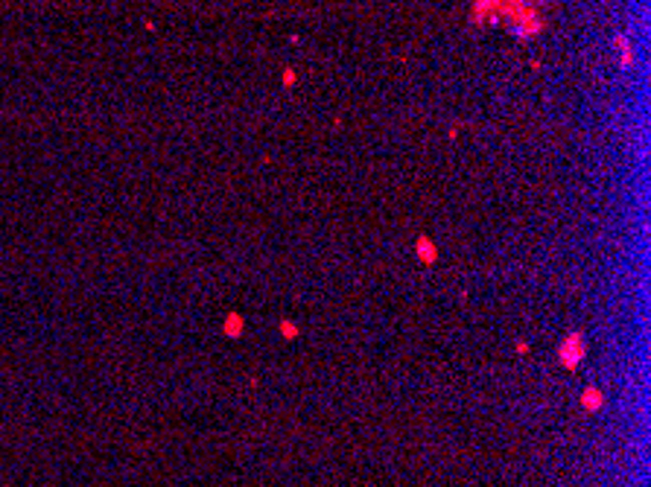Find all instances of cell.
<instances>
[{
    "instance_id": "1",
    "label": "cell",
    "mask_w": 651,
    "mask_h": 487,
    "mask_svg": "<svg viewBox=\"0 0 651 487\" xmlns=\"http://www.w3.org/2000/svg\"><path fill=\"white\" fill-rule=\"evenodd\" d=\"M584 353H587V344H584V336L581 333H572V336L564 338V344L558 347V356H561V362H564L569 370L578 368V362L584 359Z\"/></svg>"
},
{
    "instance_id": "2",
    "label": "cell",
    "mask_w": 651,
    "mask_h": 487,
    "mask_svg": "<svg viewBox=\"0 0 651 487\" xmlns=\"http://www.w3.org/2000/svg\"><path fill=\"white\" fill-rule=\"evenodd\" d=\"M581 405L587 408V411H599L601 405H604V394H601L596 385H587V388H584V394H581Z\"/></svg>"
},
{
    "instance_id": "3",
    "label": "cell",
    "mask_w": 651,
    "mask_h": 487,
    "mask_svg": "<svg viewBox=\"0 0 651 487\" xmlns=\"http://www.w3.org/2000/svg\"><path fill=\"white\" fill-rule=\"evenodd\" d=\"M418 257H421L427 266H432V263L438 260V251H435L432 239H427V236H421V239H418Z\"/></svg>"
},
{
    "instance_id": "4",
    "label": "cell",
    "mask_w": 651,
    "mask_h": 487,
    "mask_svg": "<svg viewBox=\"0 0 651 487\" xmlns=\"http://www.w3.org/2000/svg\"><path fill=\"white\" fill-rule=\"evenodd\" d=\"M242 315H237V312H231L228 318H225V336H231V338H237L242 333Z\"/></svg>"
},
{
    "instance_id": "5",
    "label": "cell",
    "mask_w": 651,
    "mask_h": 487,
    "mask_svg": "<svg viewBox=\"0 0 651 487\" xmlns=\"http://www.w3.org/2000/svg\"><path fill=\"white\" fill-rule=\"evenodd\" d=\"M616 44H619V50H622V68H628V65H631V44H628L625 35H616Z\"/></svg>"
},
{
    "instance_id": "6",
    "label": "cell",
    "mask_w": 651,
    "mask_h": 487,
    "mask_svg": "<svg viewBox=\"0 0 651 487\" xmlns=\"http://www.w3.org/2000/svg\"><path fill=\"white\" fill-rule=\"evenodd\" d=\"M280 333H283V336L286 338H298V333H301V330H298V324H292V321H280Z\"/></svg>"
},
{
    "instance_id": "7",
    "label": "cell",
    "mask_w": 651,
    "mask_h": 487,
    "mask_svg": "<svg viewBox=\"0 0 651 487\" xmlns=\"http://www.w3.org/2000/svg\"><path fill=\"white\" fill-rule=\"evenodd\" d=\"M283 79H286L283 85H295V73H292V70H286V73H283Z\"/></svg>"
}]
</instances>
